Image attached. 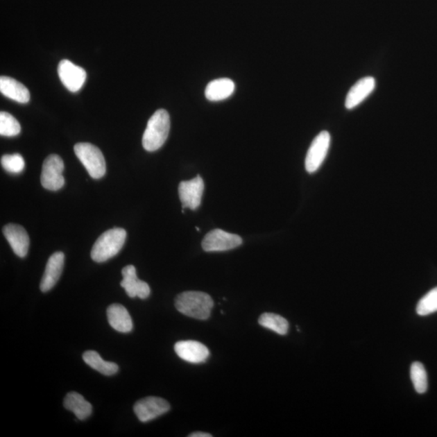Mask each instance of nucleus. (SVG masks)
<instances>
[{
  "label": "nucleus",
  "mask_w": 437,
  "mask_h": 437,
  "mask_svg": "<svg viewBox=\"0 0 437 437\" xmlns=\"http://www.w3.org/2000/svg\"><path fill=\"white\" fill-rule=\"evenodd\" d=\"M0 92L19 103L26 104L31 100V94L27 87L11 77H0Z\"/></svg>",
  "instance_id": "obj_17"
},
{
  "label": "nucleus",
  "mask_w": 437,
  "mask_h": 437,
  "mask_svg": "<svg viewBox=\"0 0 437 437\" xmlns=\"http://www.w3.org/2000/svg\"><path fill=\"white\" fill-rule=\"evenodd\" d=\"M189 437H212V434H207V432L197 431L193 432Z\"/></svg>",
  "instance_id": "obj_26"
},
{
  "label": "nucleus",
  "mask_w": 437,
  "mask_h": 437,
  "mask_svg": "<svg viewBox=\"0 0 437 437\" xmlns=\"http://www.w3.org/2000/svg\"><path fill=\"white\" fill-rule=\"evenodd\" d=\"M170 117L165 110L155 111L148 121L142 139L143 147L148 152H155L162 148L168 138Z\"/></svg>",
  "instance_id": "obj_2"
},
{
  "label": "nucleus",
  "mask_w": 437,
  "mask_h": 437,
  "mask_svg": "<svg viewBox=\"0 0 437 437\" xmlns=\"http://www.w3.org/2000/svg\"><path fill=\"white\" fill-rule=\"evenodd\" d=\"M411 378L417 393H425L427 390V375L420 362H414L411 367Z\"/></svg>",
  "instance_id": "obj_22"
},
{
  "label": "nucleus",
  "mask_w": 437,
  "mask_h": 437,
  "mask_svg": "<svg viewBox=\"0 0 437 437\" xmlns=\"http://www.w3.org/2000/svg\"><path fill=\"white\" fill-rule=\"evenodd\" d=\"M58 74L62 85L71 92L80 90L87 78V73L84 68L67 60H62L58 65Z\"/></svg>",
  "instance_id": "obj_9"
},
{
  "label": "nucleus",
  "mask_w": 437,
  "mask_h": 437,
  "mask_svg": "<svg viewBox=\"0 0 437 437\" xmlns=\"http://www.w3.org/2000/svg\"><path fill=\"white\" fill-rule=\"evenodd\" d=\"M126 238L123 228H116L105 231L96 240L91 252L92 259L96 262H104L118 255L123 248Z\"/></svg>",
  "instance_id": "obj_3"
},
{
  "label": "nucleus",
  "mask_w": 437,
  "mask_h": 437,
  "mask_svg": "<svg viewBox=\"0 0 437 437\" xmlns=\"http://www.w3.org/2000/svg\"><path fill=\"white\" fill-rule=\"evenodd\" d=\"M107 318L109 323L117 332L129 333L133 329V322L130 315L123 305L113 304L107 309Z\"/></svg>",
  "instance_id": "obj_16"
},
{
  "label": "nucleus",
  "mask_w": 437,
  "mask_h": 437,
  "mask_svg": "<svg viewBox=\"0 0 437 437\" xmlns=\"http://www.w3.org/2000/svg\"><path fill=\"white\" fill-rule=\"evenodd\" d=\"M170 410L169 403L157 397H148L135 403L134 411L143 422H148L165 414Z\"/></svg>",
  "instance_id": "obj_8"
},
{
  "label": "nucleus",
  "mask_w": 437,
  "mask_h": 437,
  "mask_svg": "<svg viewBox=\"0 0 437 437\" xmlns=\"http://www.w3.org/2000/svg\"><path fill=\"white\" fill-rule=\"evenodd\" d=\"M213 305L211 296L203 291H184L175 300V307L180 313L198 320L208 319Z\"/></svg>",
  "instance_id": "obj_1"
},
{
  "label": "nucleus",
  "mask_w": 437,
  "mask_h": 437,
  "mask_svg": "<svg viewBox=\"0 0 437 437\" xmlns=\"http://www.w3.org/2000/svg\"><path fill=\"white\" fill-rule=\"evenodd\" d=\"M74 151L76 157L84 164L92 178L99 179L104 176L106 172L105 160L96 146L89 143H80L75 145Z\"/></svg>",
  "instance_id": "obj_4"
},
{
  "label": "nucleus",
  "mask_w": 437,
  "mask_h": 437,
  "mask_svg": "<svg viewBox=\"0 0 437 437\" xmlns=\"http://www.w3.org/2000/svg\"><path fill=\"white\" fill-rule=\"evenodd\" d=\"M203 191L204 182L199 175L189 181L180 183L178 194L182 203V207L196 210L200 206Z\"/></svg>",
  "instance_id": "obj_10"
},
{
  "label": "nucleus",
  "mask_w": 437,
  "mask_h": 437,
  "mask_svg": "<svg viewBox=\"0 0 437 437\" xmlns=\"http://www.w3.org/2000/svg\"><path fill=\"white\" fill-rule=\"evenodd\" d=\"M63 265H65V254L62 252H55L49 259L40 284V289L43 293L51 290L57 284L62 275Z\"/></svg>",
  "instance_id": "obj_15"
},
{
  "label": "nucleus",
  "mask_w": 437,
  "mask_h": 437,
  "mask_svg": "<svg viewBox=\"0 0 437 437\" xmlns=\"http://www.w3.org/2000/svg\"><path fill=\"white\" fill-rule=\"evenodd\" d=\"M21 125L12 114L7 112L0 113V135L12 137L21 132Z\"/></svg>",
  "instance_id": "obj_23"
},
{
  "label": "nucleus",
  "mask_w": 437,
  "mask_h": 437,
  "mask_svg": "<svg viewBox=\"0 0 437 437\" xmlns=\"http://www.w3.org/2000/svg\"><path fill=\"white\" fill-rule=\"evenodd\" d=\"M65 164L56 154H52L45 160L42 165L41 183L49 191H56L65 186V180L62 176Z\"/></svg>",
  "instance_id": "obj_5"
},
{
  "label": "nucleus",
  "mask_w": 437,
  "mask_h": 437,
  "mask_svg": "<svg viewBox=\"0 0 437 437\" xmlns=\"http://www.w3.org/2000/svg\"><path fill=\"white\" fill-rule=\"evenodd\" d=\"M416 312L420 316L437 312V286L422 296L417 305Z\"/></svg>",
  "instance_id": "obj_24"
},
{
  "label": "nucleus",
  "mask_w": 437,
  "mask_h": 437,
  "mask_svg": "<svg viewBox=\"0 0 437 437\" xmlns=\"http://www.w3.org/2000/svg\"><path fill=\"white\" fill-rule=\"evenodd\" d=\"M3 232L15 254L19 257H26L29 248V237L26 230L21 225L9 223L3 228Z\"/></svg>",
  "instance_id": "obj_14"
},
{
  "label": "nucleus",
  "mask_w": 437,
  "mask_h": 437,
  "mask_svg": "<svg viewBox=\"0 0 437 437\" xmlns=\"http://www.w3.org/2000/svg\"><path fill=\"white\" fill-rule=\"evenodd\" d=\"M240 236L221 230L209 232L202 242L206 252H222L235 249L242 244Z\"/></svg>",
  "instance_id": "obj_7"
},
{
  "label": "nucleus",
  "mask_w": 437,
  "mask_h": 437,
  "mask_svg": "<svg viewBox=\"0 0 437 437\" xmlns=\"http://www.w3.org/2000/svg\"><path fill=\"white\" fill-rule=\"evenodd\" d=\"M63 405L67 410L74 413L78 419L86 420L92 412V406L90 403L85 400L80 393L71 392L67 393L63 402Z\"/></svg>",
  "instance_id": "obj_19"
},
{
  "label": "nucleus",
  "mask_w": 437,
  "mask_h": 437,
  "mask_svg": "<svg viewBox=\"0 0 437 437\" xmlns=\"http://www.w3.org/2000/svg\"><path fill=\"white\" fill-rule=\"evenodd\" d=\"M235 84L228 78L212 80L205 90L207 99L211 101H220L228 98L234 92Z\"/></svg>",
  "instance_id": "obj_18"
},
{
  "label": "nucleus",
  "mask_w": 437,
  "mask_h": 437,
  "mask_svg": "<svg viewBox=\"0 0 437 437\" xmlns=\"http://www.w3.org/2000/svg\"><path fill=\"white\" fill-rule=\"evenodd\" d=\"M196 230H197L198 231L200 230H199V228H198V227H196Z\"/></svg>",
  "instance_id": "obj_27"
},
{
  "label": "nucleus",
  "mask_w": 437,
  "mask_h": 437,
  "mask_svg": "<svg viewBox=\"0 0 437 437\" xmlns=\"http://www.w3.org/2000/svg\"><path fill=\"white\" fill-rule=\"evenodd\" d=\"M259 323L264 328L272 330L280 335L289 332V323L284 318L275 314L265 313L260 316Z\"/></svg>",
  "instance_id": "obj_21"
},
{
  "label": "nucleus",
  "mask_w": 437,
  "mask_h": 437,
  "mask_svg": "<svg viewBox=\"0 0 437 437\" xmlns=\"http://www.w3.org/2000/svg\"><path fill=\"white\" fill-rule=\"evenodd\" d=\"M123 280L121 286L125 289L126 294L130 298L136 296L140 299H147L151 293L149 285L146 282L138 279L135 267L132 265L126 266L121 271Z\"/></svg>",
  "instance_id": "obj_11"
},
{
  "label": "nucleus",
  "mask_w": 437,
  "mask_h": 437,
  "mask_svg": "<svg viewBox=\"0 0 437 437\" xmlns=\"http://www.w3.org/2000/svg\"><path fill=\"white\" fill-rule=\"evenodd\" d=\"M83 359L94 370L103 374L105 376L114 375L119 372L118 364L104 361L100 354L94 351H87L83 354Z\"/></svg>",
  "instance_id": "obj_20"
},
{
  "label": "nucleus",
  "mask_w": 437,
  "mask_h": 437,
  "mask_svg": "<svg viewBox=\"0 0 437 437\" xmlns=\"http://www.w3.org/2000/svg\"><path fill=\"white\" fill-rule=\"evenodd\" d=\"M174 351L183 361L191 363L205 362L210 356V352L205 345L194 340L178 342L175 344Z\"/></svg>",
  "instance_id": "obj_12"
},
{
  "label": "nucleus",
  "mask_w": 437,
  "mask_h": 437,
  "mask_svg": "<svg viewBox=\"0 0 437 437\" xmlns=\"http://www.w3.org/2000/svg\"><path fill=\"white\" fill-rule=\"evenodd\" d=\"M2 166L7 172L11 173H22L24 169V160L19 153L4 155L1 158Z\"/></svg>",
  "instance_id": "obj_25"
},
{
  "label": "nucleus",
  "mask_w": 437,
  "mask_h": 437,
  "mask_svg": "<svg viewBox=\"0 0 437 437\" xmlns=\"http://www.w3.org/2000/svg\"><path fill=\"white\" fill-rule=\"evenodd\" d=\"M376 87V80L372 76H366L359 80L349 90L345 101L347 110H353L367 98Z\"/></svg>",
  "instance_id": "obj_13"
},
{
  "label": "nucleus",
  "mask_w": 437,
  "mask_h": 437,
  "mask_svg": "<svg viewBox=\"0 0 437 437\" xmlns=\"http://www.w3.org/2000/svg\"><path fill=\"white\" fill-rule=\"evenodd\" d=\"M330 135L327 130L320 132L314 139L308 150L305 158V169L309 173L318 171L327 157L330 146Z\"/></svg>",
  "instance_id": "obj_6"
}]
</instances>
